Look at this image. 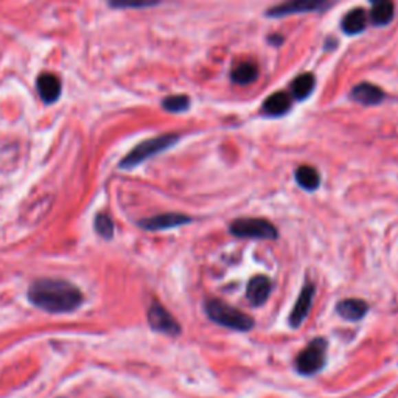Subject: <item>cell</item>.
Here are the masks:
<instances>
[{
    "label": "cell",
    "instance_id": "20",
    "mask_svg": "<svg viewBox=\"0 0 398 398\" xmlns=\"http://www.w3.org/2000/svg\"><path fill=\"white\" fill-rule=\"evenodd\" d=\"M162 108L171 112V114H179V112H186L190 109V98L187 95H171L162 102Z\"/></svg>",
    "mask_w": 398,
    "mask_h": 398
},
{
    "label": "cell",
    "instance_id": "14",
    "mask_svg": "<svg viewBox=\"0 0 398 398\" xmlns=\"http://www.w3.org/2000/svg\"><path fill=\"white\" fill-rule=\"evenodd\" d=\"M291 109V98L288 93L276 92L265 100L261 111L268 117H282Z\"/></svg>",
    "mask_w": 398,
    "mask_h": 398
},
{
    "label": "cell",
    "instance_id": "21",
    "mask_svg": "<svg viewBox=\"0 0 398 398\" xmlns=\"http://www.w3.org/2000/svg\"><path fill=\"white\" fill-rule=\"evenodd\" d=\"M109 7L117 10H142L151 8L160 3V0H108Z\"/></svg>",
    "mask_w": 398,
    "mask_h": 398
},
{
    "label": "cell",
    "instance_id": "24",
    "mask_svg": "<svg viewBox=\"0 0 398 398\" xmlns=\"http://www.w3.org/2000/svg\"><path fill=\"white\" fill-rule=\"evenodd\" d=\"M371 2L373 5H377V3H383V2H388V0H371Z\"/></svg>",
    "mask_w": 398,
    "mask_h": 398
},
{
    "label": "cell",
    "instance_id": "5",
    "mask_svg": "<svg viewBox=\"0 0 398 398\" xmlns=\"http://www.w3.org/2000/svg\"><path fill=\"white\" fill-rule=\"evenodd\" d=\"M230 234L236 239L277 240L278 230L274 224L263 218H239L230 224Z\"/></svg>",
    "mask_w": 398,
    "mask_h": 398
},
{
    "label": "cell",
    "instance_id": "13",
    "mask_svg": "<svg viewBox=\"0 0 398 398\" xmlns=\"http://www.w3.org/2000/svg\"><path fill=\"white\" fill-rule=\"evenodd\" d=\"M36 89L44 103H55L59 95H61V81H59L56 75L43 74L36 80Z\"/></svg>",
    "mask_w": 398,
    "mask_h": 398
},
{
    "label": "cell",
    "instance_id": "19",
    "mask_svg": "<svg viewBox=\"0 0 398 398\" xmlns=\"http://www.w3.org/2000/svg\"><path fill=\"white\" fill-rule=\"evenodd\" d=\"M371 17H372V22L378 27L388 25V23L394 19V5H392L389 0L388 2L373 5Z\"/></svg>",
    "mask_w": 398,
    "mask_h": 398
},
{
    "label": "cell",
    "instance_id": "6",
    "mask_svg": "<svg viewBox=\"0 0 398 398\" xmlns=\"http://www.w3.org/2000/svg\"><path fill=\"white\" fill-rule=\"evenodd\" d=\"M148 324L157 333L177 336L181 333V325L160 304H153L148 310Z\"/></svg>",
    "mask_w": 398,
    "mask_h": 398
},
{
    "label": "cell",
    "instance_id": "15",
    "mask_svg": "<svg viewBox=\"0 0 398 398\" xmlns=\"http://www.w3.org/2000/svg\"><path fill=\"white\" fill-rule=\"evenodd\" d=\"M366 13L364 10L361 8H356L349 11V13L344 16V19L341 22V28L344 30V33L350 34V36H353V34H360L366 30Z\"/></svg>",
    "mask_w": 398,
    "mask_h": 398
},
{
    "label": "cell",
    "instance_id": "23",
    "mask_svg": "<svg viewBox=\"0 0 398 398\" xmlns=\"http://www.w3.org/2000/svg\"><path fill=\"white\" fill-rule=\"evenodd\" d=\"M268 43L272 44V45H280L283 43V38L282 36H278V34H272V36L268 38Z\"/></svg>",
    "mask_w": 398,
    "mask_h": 398
},
{
    "label": "cell",
    "instance_id": "1",
    "mask_svg": "<svg viewBox=\"0 0 398 398\" xmlns=\"http://www.w3.org/2000/svg\"><path fill=\"white\" fill-rule=\"evenodd\" d=\"M28 300L39 310L53 314L72 313L78 310L85 296L74 283L61 278H39L28 288Z\"/></svg>",
    "mask_w": 398,
    "mask_h": 398
},
{
    "label": "cell",
    "instance_id": "18",
    "mask_svg": "<svg viewBox=\"0 0 398 398\" xmlns=\"http://www.w3.org/2000/svg\"><path fill=\"white\" fill-rule=\"evenodd\" d=\"M314 85H316V80L311 74H302L297 76L291 85V91H293V97L296 100H305L311 95L314 91Z\"/></svg>",
    "mask_w": 398,
    "mask_h": 398
},
{
    "label": "cell",
    "instance_id": "11",
    "mask_svg": "<svg viewBox=\"0 0 398 398\" xmlns=\"http://www.w3.org/2000/svg\"><path fill=\"white\" fill-rule=\"evenodd\" d=\"M350 100H353L356 103H361L364 106H375L383 103L386 93L375 85L371 82H360L356 85L349 93Z\"/></svg>",
    "mask_w": 398,
    "mask_h": 398
},
{
    "label": "cell",
    "instance_id": "17",
    "mask_svg": "<svg viewBox=\"0 0 398 398\" xmlns=\"http://www.w3.org/2000/svg\"><path fill=\"white\" fill-rule=\"evenodd\" d=\"M230 78L235 82V85H240V86L251 85V82H254L258 78L257 65L252 63H241L236 65L234 70H232Z\"/></svg>",
    "mask_w": 398,
    "mask_h": 398
},
{
    "label": "cell",
    "instance_id": "3",
    "mask_svg": "<svg viewBox=\"0 0 398 398\" xmlns=\"http://www.w3.org/2000/svg\"><path fill=\"white\" fill-rule=\"evenodd\" d=\"M177 142H179V135L177 134H164L159 135V137L144 140L122 159L120 168L133 170L137 165L144 164L145 160L156 156V154L167 151L168 148L175 146Z\"/></svg>",
    "mask_w": 398,
    "mask_h": 398
},
{
    "label": "cell",
    "instance_id": "7",
    "mask_svg": "<svg viewBox=\"0 0 398 398\" xmlns=\"http://www.w3.org/2000/svg\"><path fill=\"white\" fill-rule=\"evenodd\" d=\"M329 0H287L277 7H272L266 11L268 17H285L299 13H310V11L322 10Z\"/></svg>",
    "mask_w": 398,
    "mask_h": 398
},
{
    "label": "cell",
    "instance_id": "16",
    "mask_svg": "<svg viewBox=\"0 0 398 398\" xmlns=\"http://www.w3.org/2000/svg\"><path fill=\"white\" fill-rule=\"evenodd\" d=\"M294 177L296 182L299 184L302 188L307 190V192H314V190H318L320 186L319 171L310 167V165H302V167L297 168Z\"/></svg>",
    "mask_w": 398,
    "mask_h": 398
},
{
    "label": "cell",
    "instance_id": "9",
    "mask_svg": "<svg viewBox=\"0 0 398 398\" xmlns=\"http://www.w3.org/2000/svg\"><path fill=\"white\" fill-rule=\"evenodd\" d=\"M314 294H316V287L313 283H305L299 297H297L293 311L289 314V325L293 329H299L305 322V319L311 311Z\"/></svg>",
    "mask_w": 398,
    "mask_h": 398
},
{
    "label": "cell",
    "instance_id": "12",
    "mask_svg": "<svg viewBox=\"0 0 398 398\" xmlns=\"http://www.w3.org/2000/svg\"><path fill=\"white\" fill-rule=\"evenodd\" d=\"M367 311H369V305L362 299H344L336 305V313L340 314V318L349 322H358L366 316Z\"/></svg>",
    "mask_w": 398,
    "mask_h": 398
},
{
    "label": "cell",
    "instance_id": "10",
    "mask_svg": "<svg viewBox=\"0 0 398 398\" xmlns=\"http://www.w3.org/2000/svg\"><path fill=\"white\" fill-rule=\"evenodd\" d=\"M272 280L266 276H255L246 287V299L252 307H261L272 293Z\"/></svg>",
    "mask_w": 398,
    "mask_h": 398
},
{
    "label": "cell",
    "instance_id": "2",
    "mask_svg": "<svg viewBox=\"0 0 398 398\" xmlns=\"http://www.w3.org/2000/svg\"><path fill=\"white\" fill-rule=\"evenodd\" d=\"M204 310L212 322L225 327V329L229 330L249 331L254 329V320L249 318L247 314L240 311L239 308L228 305L225 302L219 299L207 300Z\"/></svg>",
    "mask_w": 398,
    "mask_h": 398
},
{
    "label": "cell",
    "instance_id": "22",
    "mask_svg": "<svg viewBox=\"0 0 398 398\" xmlns=\"http://www.w3.org/2000/svg\"><path fill=\"white\" fill-rule=\"evenodd\" d=\"M93 228L97 230V234L100 236H103L104 240H111L114 236V223L112 219L104 215V213H98L93 219Z\"/></svg>",
    "mask_w": 398,
    "mask_h": 398
},
{
    "label": "cell",
    "instance_id": "8",
    "mask_svg": "<svg viewBox=\"0 0 398 398\" xmlns=\"http://www.w3.org/2000/svg\"><path fill=\"white\" fill-rule=\"evenodd\" d=\"M193 219L188 215H184V213H162V215H156L146 219H142L139 225L142 229H145L148 232H157V230H168L175 228H181V225L190 224Z\"/></svg>",
    "mask_w": 398,
    "mask_h": 398
},
{
    "label": "cell",
    "instance_id": "4",
    "mask_svg": "<svg viewBox=\"0 0 398 398\" xmlns=\"http://www.w3.org/2000/svg\"><path fill=\"white\" fill-rule=\"evenodd\" d=\"M327 340L324 338H314L308 346L297 355L296 358V371L304 377L316 375L318 372L324 369L327 362Z\"/></svg>",
    "mask_w": 398,
    "mask_h": 398
}]
</instances>
